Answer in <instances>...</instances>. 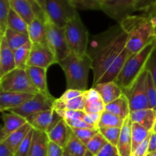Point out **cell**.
<instances>
[{"label":"cell","instance_id":"obj_6","mask_svg":"<svg viewBox=\"0 0 156 156\" xmlns=\"http://www.w3.org/2000/svg\"><path fill=\"white\" fill-rule=\"evenodd\" d=\"M0 90L7 92H21L37 94L40 92L34 85L27 74L23 69L15 68L0 78Z\"/></svg>","mask_w":156,"mask_h":156},{"label":"cell","instance_id":"obj_50","mask_svg":"<svg viewBox=\"0 0 156 156\" xmlns=\"http://www.w3.org/2000/svg\"><path fill=\"white\" fill-rule=\"evenodd\" d=\"M101 114H85L83 120L86 122L88 124L94 126L98 129V124L100 122Z\"/></svg>","mask_w":156,"mask_h":156},{"label":"cell","instance_id":"obj_56","mask_svg":"<svg viewBox=\"0 0 156 156\" xmlns=\"http://www.w3.org/2000/svg\"><path fill=\"white\" fill-rule=\"evenodd\" d=\"M152 132H153L154 133H156V119H155V123H154L153 128H152Z\"/></svg>","mask_w":156,"mask_h":156},{"label":"cell","instance_id":"obj_2","mask_svg":"<svg viewBox=\"0 0 156 156\" xmlns=\"http://www.w3.org/2000/svg\"><path fill=\"white\" fill-rule=\"evenodd\" d=\"M127 35L126 48L135 54L156 40V9L143 15H132L120 23Z\"/></svg>","mask_w":156,"mask_h":156},{"label":"cell","instance_id":"obj_38","mask_svg":"<svg viewBox=\"0 0 156 156\" xmlns=\"http://www.w3.org/2000/svg\"><path fill=\"white\" fill-rule=\"evenodd\" d=\"M108 143V142L103 136V135L98 132L91 139V140L86 145V147L88 151L95 156Z\"/></svg>","mask_w":156,"mask_h":156},{"label":"cell","instance_id":"obj_37","mask_svg":"<svg viewBox=\"0 0 156 156\" xmlns=\"http://www.w3.org/2000/svg\"><path fill=\"white\" fill-rule=\"evenodd\" d=\"M73 5L79 10H101L104 0H70Z\"/></svg>","mask_w":156,"mask_h":156},{"label":"cell","instance_id":"obj_22","mask_svg":"<svg viewBox=\"0 0 156 156\" xmlns=\"http://www.w3.org/2000/svg\"><path fill=\"white\" fill-rule=\"evenodd\" d=\"M50 142L47 133L34 129L28 156H47Z\"/></svg>","mask_w":156,"mask_h":156},{"label":"cell","instance_id":"obj_4","mask_svg":"<svg viewBox=\"0 0 156 156\" xmlns=\"http://www.w3.org/2000/svg\"><path fill=\"white\" fill-rule=\"evenodd\" d=\"M155 47L156 40L146 46L141 51L135 54H131L128 58L123 69L115 80L116 83L118 84L122 89L129 88L144 71L148 59Z\"/></svg>","mask_w":156,"mask_h":156},{"label":"cell","instance_id":"obj_16","mask_svg":"<svg viewBox=\"0 0 156 156\" xmlns=\"http://www.w3.org/2000/svg\"><path fill=\"white\" fill-rule=\"evenodd\" d=\"M117 149L119 156H131L132 154V121L129 116L121 128Z\"/></svg>","mask_w":156,"mask_h":156},{"label":"cell","instance_id":"obj_33","mask_svg":"<svg viewBox=\"0 0 156 156\" xmlns=\"http://www.w3.org/2000/svg\"><path fill=\"white\" fill-rule=\"evenodd\" d=\"M8 28L21 33L28 34V24L12 9H10L8 18Z\"/></svg>","mask_w":156,"mask_h":156},{"label":"cell","instance_id":"obj_14","mask_svg":"<svg viewBox=\"0 0 156 156\" xmlns=\"http://www.w3.org/2000/svg\"><path fill=\"white\" fill-rule=\"evenodd\" d=\"M34 94L21 92H7L0 91V111L1 112L10 111L19 108L31 99Z\"/></svg>","mask_w":156,"mask_h":156},{"label":"cell","instance_id":"obj_28","mask_svg":"<svg viewBox=\"0 0 156 156\" xmlns=\"http://www.w3.org/2000/svg\"><path fill=\"white\" fill-rule=\"evenodd\" d=\"M11 9L19 15L27 24L37 18L31 5L25 0H9Z\"/></svg>","mask_w":156,"mask_h":156},{"label":"cell","instance_id":"obj_60","mask_svg":"<svg viewBox=\"0 0 156 156\" xmlns=\"http://www.w3.org/2000/svg\"><path fill=\"white\" fill-rule=\"evenodd\" d=\"M154 7H156V4H155V6H154Z\"/></svg>","mask_w":156,"mask_h":156},{"label":"cell","instance_id":"obj_43","mask_svg":"<svg viewBox=\"0 0 156 156\" xmlns=\"http://www.w3.org/2000/svg\"><path fill=\"white\" fill-rule=\"evenodd\" d=\"M63 120H83L86 113L83 111H70V110H59L56 111Z\"/></svg>","mask_w":156,"mask_h":156},{"label":"cell","instance_id":"obj_15","mask_svg":"<svg viewBox=\"0 0 156 156\" xmlns=\"http://www.w3.org/2000/svg\"><path fill=\"white\" fill-rule=\"evenodd\" d=\"M3 126L0 131V142H2L8 136L18 130L27 123L24 117L10 111L2 112Z\"/></svg>","mask_w":156,"mask_h":156},{"label":"cell","instance_id":"obj_44","mask_svg":"<svg viewBox=\"0 0 156 156\" xmlns=\"http://www.w3.org/2000/svg\"><path fill=\"white\" fill-rule=\"evenodd\" d=\"M136 12H149L156 4V0H133Z\"/></svg>","mask_w":156,"mask_h":156},{"label":"cell","instance_id":"obj_9","mask_svg":"<svg viewBox=\"0 0 156 156\" xmlns=\"http://www.w3.org/2000/svg\"><path fill=\"white\" fill-rule=\"evenodd\" d=\"M45 24L48 46L54 53L59 63L72 53L66 37L65 28L55 25L49 20Z\"/></svg>","mask_w":156,"mask_h":156},{"label":"cell","instance_id":"obj_29","mask_svg":"<svg viewBox=\"0 0 156 156\" xmlns=\"http://www.w3.org/2000/svg\"><path fill=\"white\" fill-rule=\"evenodd\" d=\"M4 36L12 51L16 50L30 41L28 34L21 33L9 28L6 30Z\"/></svg>","mask_w":156,"mask_h":156},{"label":"cell","instance_id":"obj_47","mask_svg":"<svg viewBox=\"0 0 156 156\" xmlns=\"http://www.w3.org/2000/svg\"><path fill=\"white\" fill-rule=\"evenodd\" d=\"M25 1L28 2L31 5L32 9H33L34 12L36 17L37 18H39L40 20H41L42 21H44V23L47 22L48 21V18H47V15H46L45 12L41 9V6L34 1V0H25Z\"/></svg>","mask_w":156,"mask_h":156},{"label":"cell","instance_id":"obj_30","mask_svg":"<svg viewBox=\"0 0 156 156\" xmlns=\"http://www.w3.org/2000/svg\"><path fill=\"white\" fill-rule=\"evenodd\" d=\"M84 94L79 97L67 101H60L58 99H56L54 105H53V109H55L56 111L70 110V111H84V109H85V95Z\"/></svg>","mask_w":156,"mask_h":156},{"label":"cell","instance_id":"obj_49","mask_svg":"<svg viewBox=\"0 0 156 156\" xmlns=\"http://www.w3.org/2000/svg\"><path fill=\"white\" fill-rule=\"evenodd\" d=\"M67 124L71 128H79V129H98L94 126L88 124L86 122L84 121L82 119H77V120H65Z\"/></svg>","mask_w":156,"mask_h":156},{"label":"cell","instance_id":"obj_39","mask_svg":"<svg viewBox=\"0 0 156 156\" xmlns=\"http://www.w3.org/2000/svg\"><path fill=\"white\" fill-rule=\"evenodd\" d=\"M99 132L106 139L107 141L112 146L117 148L120 138L121 128L119 127H105L99 128Z\"/></svg>","mask_w":156,"mask_h":156},{"label":"cell","instance_id":"obj_51","mask_svg":"<svg viewBox=\"0 0 156 156\" xmlns=\"http://www.w3.org/2000/svg\"><path fill=\"white\" fill-rule=\"evenodd\" d=\"M95 156H119L117 149L115 146H112L109 143H107L101 150Z\"/></svg>","mask_w":156,"mask_h":156},{"label":"cell","instance_id":"obj_26","mask_svg":"<svg viewBox=\"0 0 156 156\" xmlns=\"http://www.w3.org/2000/svg\"><path fill=\"white\" fill-rule=\"evenodd\" d=\"M105 111L125 120L130 114V108H129V101L127 98L124 94H123L117 100L105 106Z\"/></svg>","mask_w":156,"mask_h":156},{"label":"cell","instance_id":"obj_10","mask_svg":"<svg viewBox=\"0 0 156 156\" xmlns=\"http://www.w3.org/2000/svg\"><path fill=\"white\" fill-rule=\"evenodd\" d=\"M55 100L56 99L50 94L38 92L21 107L8 111L13 112L24 118H27L33 114L53 109Z\"/></svg>","mask_w":156,"mask_h":156},{"label":"cell","instance_id":"obj_41","mask_svg":"<svg viewBox=\"0 0 156 156\" xmlns=\"http://www.w3.org/2000/svg\"><path fill=\"white\" fill-rule=\"evenodd\" d=\"M147 94L150 108L156 110V85L150 73L148 72Z\"/></svg>","mask_w":156,"mask_h":156},{"label":"cell","instance_id":"obj_40","mask_svg":"<svg viewBox=\"0 0 156 156\" xmlns=\"http://www.w3.org/2000/svg\"><path fill=\"white\" fill-rule=\"evenodd\" d=\"M73 133L86 146L91 139L95 134L99 132V129H79V128H71Z\"/></svg>","mask_w":156,"mask_h":156},{"label":"cell","instance_id":"obj_12","mask_svg":"<svg viewBox=\"0 0 156 156\" xmlns=\"http://www.w3.org/2000/svg\"><path fill=\"white\" fill-rule=\"evenodd\" d=\"M62 119L56 110L51 109L33 114L26 120L34 129L48 133Z\"/></svg>","mask_w":156,"mask_h":156},{"label":"cell","instance_id":"obj_20","mask_svg":"<svg viewBox=\"0 0 156 156\" xmlns=\"http://www.w3.org/2000/svg\"><path fill=\"white\" fill-rule=\"evenodd\" d=\"M28 36L33 44L49 47L46 24L39 18H36L28 24Z\"/></svg>","mask_w":156,"mask_h":156},{"label":"cell","instance_id":"obj_32","mask_svg":"<svg viewBox=\"0 0 156 156\" xmlns=\"http://www.w3.org/2000/svg\"><path fill=\"white\" fill-rule=\"evenodd\" d=\"M32 45L33 44L30 42V41H29L24 45L21 46V47L14 51L16 68L23 69L27 68V62L31 50Z\"/></svg>","mask_w":156,"mask_h":156},{"label":"cell","instance_id":"obj_54","mask_svg":"<svg viewBox=\"0 0 156 156\" xmlns=\"http://www.w3.org/2000/svg\"><path fill=\"white\" fill-rule=\"evenodd\" d=\"M0 156H15V155L4 143L0 142Z\"/></svg>","mask_w":156,"mask_h":156},{"label":"cell","instance_id":"obj_31","mask_svg":"<svg viewBox=\"0 0 156 156\" xmlns=\"http://www.w3.org/2000/svg\"><path fill=\"white\" fill-rule=\"evenodd\" d=\"M64 150L71 156H85L88 149L86 146L72 132Z\"/></svg>","mask_w":156,"mask_h":156},{"label":"cell","instance_id":"obj_19","mask_svg":"<svg viewBox=\"0 0 156 156\" xmlns=\"http://www.w3.org/2000/svg\"><path fill=\"white\" fill-rule=\"evenodd\" d=\"M72 132L73 130H72L71 127L67 124L66 122L63 119H62L47 133V135H48L49 140L51 143H55L64 149L68 143Z\"/></svg>","mask_w":156,"mask_h":156},{"label":"cell","instance_id":"obj_23","mask_svg":"<svg viewBox=\"0 0 156 156\" xmlns=\"http://www.w3.org/2000/svg\"><path fill=\"white\" fill-rule=\"evenodd\" d=\"M93 88L97 90L106 105L117 100L123 94L122 88L115 82L101 83Z\"/></svg>","mask_w":156,"mask_h":156},{"label":"cell","instance_id":"obj_21","mask_svg":"<svg viewBox=\"0 0 156 156\" xmlns=\"http://www.w3.org/2000/svg\"><path fill=\"white\" fill-rule=\"evenodd\" d=\"M85 109L87 114H102L105 111L106 105L99 93L94 88L85 91Z\"/></svg>","mask_w":156,"mask_h":156},{"label":"cell","instance_id":"obj_45","mask_svg":"<svg viewBox=\"0 0 156 156\" xmlns=\"http://www.w3.org/2000/svg\"><path fill=\"white\" fill-rule=\"evenodd\" d=\"M145 69L151 73L156 85V47L148 59Z\"/></svg>","mask_w":156,"mask_h":156},{"label":"cell","instance_id":"obj_5","mask_svg":"<svg viewBox=\"0 0 156 156\" xmlns=\"http://www.w3.org/2000/svg\"><path fill=\"white\" fill-rule=\"evenodd\" d=\"M65 34L72 53L78 56L86 54L89 43V34L79 14L69 21L65 27Z\"/></svg>","mask_w":156,"mask_h":156},{"label":"cell","instance_id":"obj_59","mask_svg":"<svg viewBox=\"0 0 156 156\" xmlns=\"http://www.w3.org/2000/svg\"><path fill=\"white\" fill-rule=\"evenodd\" d=\"M151 155H152V156H156V152H152V153H151Z\"/></svg>","mask_w":156,"mask_h":156},{"label":"cell","instance_id":"obj_8","mask_svg":"<svg viewBox=\"0 0 156 156\" xmlns=\"http://www.w3.org/2000/svg\"><path fill=\"white\" fill-rule=\"evenodd\" d=\"M147 78L148 71L145 69L129 88L123 89V94L129 101L130 112L150 108L147 94Z\"/></svg>","mask_w":156,"mask_h":156},{"label":"cell","instance_id":"obj_17","mask_svg":"<svg viewBox=\"0 0 156 156\" xmlns=\"http://www.w3.org/2000/svg\"><path fill=\"white\" fill-rule=\"evenodd\" d=\"M16 68L14 51L8 45L5 36L0 37V78Z\"/></svg>","mask_w":156,"mask_h":156},{"label":"cell","instance_id":"obj_52","mask_svg":"<svg viewBox=\"0 0 156 156\" xmlns=\"http://www.w3.org/2000/svg\"><path fill=\"white\" fill-rule=\"evenodd\" d=\"M64 149L55 143L50 142L47 156H63Z\"/></svg>","mask_w":156,"mask_h":156},{"label":"cell","instance_id":"obj_18","mask_svg":"<svg viewBox=\"0 0 156 156\" xmlns=\"http://www.w3.org/2000/svg\"><path fill=\"white\" fill-rule=\"evenodd\" d=\"M131 53L129 50L126 48H125L123 51L121 52L118 57L113 62V63L110 66L109 68L108 69L105 74L103 75L101 79L99 80L98 84L101 83H105V82H115L116 79L120 75V72L123 69V66H124L125 63H126V60L130 56Z\"/></svg>","mask_w":156,"mask_h":156},{"label":"cell","instance_id":"obj_1","mask_svg":"<svg viewBox=\"0 0 156 156\" xmlns=\"http://www.w3.org/2000/svg\"><path fill=\"white\" fill-rule=\"evenodd\" d=\"M126 41L127 35L120 24L93 36L89 41L87 54L92 61L93 87L98 85L110 66L126 48Z\"/></svg>","mask_w":156,"mask_h":156},{"label":"cell","instance_id":"obj_3","mask_svg":"<svg viewBox=\"0 0 156 156\" xmlns=\"http://www.w3.org/2000/svg\"><path fill=\"white\" fill-rule=\"evenodd\" d=\"M59 64L66 79V89L86 91L88 73L92 68V61L87 53L78 56L71 53Z\"/></svg>","mask_w":156,"mask_h":156},{"label":"cell","instance_id":"obj_58","mask_svg":"<svg viewBox=\"0 0 156 156\" xmlns=\"http://www.w3.org/2000/svg\"><path fill=\"white\" fill-rule=\"evenodd\" d=\"M63 156H71L69 155V154L68 153V152H66L65 150H64V153H63Z\"/></svg>","mask_w":156,"mask_h":156},{"label":"cell","instance_id":"obj_36","mask_svg":"<svg viewBox=\"0 0 156 156\" xmlns=\"http://www.w3.org/2000/svg\"><path fill=\"white\" fill-rule=\"evenodd\" d=\"M10 9L9 0H0V37L4 36L8 29V18Z\"/></svg>","mask_w":156,"mask_h":156},{"label":"cell","instance_id":"obj_35","mask_svg":"<svg viewBox=\"0 0 156 156\" xmlns=\"http://www.w3.org/2000/svg\"><path fill=\"white\" fill-rule=\"evenodd\" d=\"M124 120H122L117 116L105 111L102 112L100 122L98 124L99 128L105 127H119L122 128Z\"/></svg>","mask_w":156,"mask_h":156},{"label":"cell","instance_id":"obj_25","mask_svg":"<svg viewBox=\"0 0 156 156\" xmlns=\"http://www.w3.org/2000/svg\"><path fill=\"white\" fill-rule=\"evenodd\" d=\"M47 69L35 66H27L26 68V71L37 89L40 92L50 94L47 88Z\"/></svg>","mask_w":156,"mask_h":156},{"label":"cell","instance_id":"obj_11","mask_svg":"<svg viewBox=\"0 0 156 156\" xmlns=\"http://www.w3.org/2000/svg\"><path fill=\"white\" fill-rule=\"evenodd\" d=\"M101 11L120 24L136 12L133 0H104Z\"/></svg>","mask_w":156,"mask_h":156},{"label":"cell","instance_id":"obj_34","mask_svg":"<svg viewBox=\"0 0 156 156\" xmlns=\"http://www.w3.org/2000/svg\"><path fill=\"white\" fill-rule=\"evenodd\" d=\"M151 132L139 123L132 122V152L147 139Z\"/></svg>","mask_w":156,"mask_h":156},{"label":"cell","instance_id":"obj_7","mask_svg":"<svg viewBox=\"0 0 156 156\" xmlns=\"http://www.w3.org/2000/svg\"><path fill=\"white\" fill-rule=\"evenodd\" d=\"M45 13L55 25L65 28L70 20L79 14L70 0H46Z\"/></svg>","mask_w":156,"mask_h":156},{"label":"cell","instance_id":"obj_24","mask_svg":"<svg viewBox=\"0 0 156 156\" xmlns=\"http://www.w3.org/2000/svg\"><path fill=\"white\" fill-rule=\"evenodd\" d=\"M129 118L133 123H139L149 131H152L156 119V110L146 108L132 111L129 114Z\"/></svg>","mask_w":156,"mask_h":156},{"label":"cell","instance_id":"obj_48","mask_svg":"<svg viewBox=\"0 0 156 156\" xmlns=\"http://www.w3.org/2000/svg\"><path fill=\"white\" fill-rule=\"evenodd\" d=\"M152 133V132H151ZM151 135V133H150ZM150 135L147 137L143 143H142L131 154V156H146L148 155V150H149V143Z\"/></svg>","mask_w":156,"mask_h":156},{"label":"cell","instance_id":"obj_57","mask_svg":"<svg viewBox=\"0 0 156 156\" xmlns=\"http://www.w3.org/2000/svg\"><path fill=\"white\" fill-rule=\"evenodd\" d=\"M85 156H94V155H93L92 153H91V152H89V151H87V152L85 153Z\"/></svg>","mask_w":156,"mask_h":156},{"label":"cell","instance_id":"obj_55","mask_svg":"<svg viewBox=\"0 0 156 156\" xmlns=\"http://www.w3.org/2000/svg\"><path fill=\"white\" fill-rule=\"evenodd\" d=\"M38 5L41 7V9L45 12V2H46V0H34Z\"/></svg>","mask_w":156,"mask_h":156},{"label":"cell","instance_id":"obj_27","mask_svg":"<svg viewBox=\"0 0 156 156\" xmlns=\"http://www.w3.org/2000/svg\"><path fill=\"white\" fill-rule=\"evenodd\" d=\"M32 129H33V127L31 126V125L27 123L25 125L21 126L20 129H18V130H16L13 133L11 134L9 136H8L4 141H2V143H4L15 155L21 143H22L23 140H24V138L27 136V134Z\"/></svg>","mask_w":156,"mask_h":156},{"label":"cell","instance_id":"obj_53","mask_svg":"<svg viewBox=\"0 0 156 156\" xmlns=\"http://www.w3.org/2000/svg\"><path fill=\"white\" fill-rule=\"evenodd\" d=\"M156 152V133H154L152 131L149 138V150H148V154H151L152 152Z\"/></svg>","mask_w":156,"mask_h":156},{"label":"cell","instance_id":"obj_46","mask_svg":"<svg viewBox=\"0 0 156 156\" xmlns=\"http://www.w3.org/2000/svg\"><path fill=\"white\" fill-rule=\"evenodd\" d=\"M85 91H81L77 89H66V91L58 98L60 101H67L72 100L82 95Z\"/></svg>","mask_w":156,"mask_h":156},{"label":"cell","instance_id":"obj_13","mask_svg":"<svg viewBox=\"0 0 156 156\" xmlns=\"http://www.w3.org/2000/svg\"><path fill=\"white\" fill-rule=\"evenodd\" d=\"M54 63H58L54 53L50 47L41 45H32L31 50L27 62V66L48 69Z\"/></svg>","mask_w":156,"mask_h":156},{"label":"cell","instance_id":"obj_42","mask_svg":"<svg viewBox=\"0 0 156 156\" xmlns=\"http://www.w3.org/2000/svg\"><path fill=\"white\" fill-rule=\"evenodd\" d=\"M34 129H32L29 132L27 136L24 138L22 143L20 145L19 148H18V151L15 153V156H28L29 152H30V146H31L32 138H33V133Z\"/></svg>","mask_w":156,"mask_h":156}]
</instances>
